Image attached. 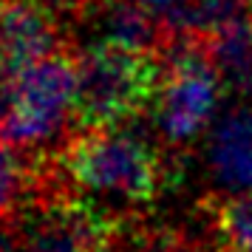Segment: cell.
<instances>
[{"label":"cell","mask_w":252,"mask_h":252,"mask_svg":"<svg viewBox=\"0 0 252 252\" xmlns=\"http://www.w3.org/2000/svg\"><path fill=\"white\" fill-rule=\"evenodd\" d=\"M60 167L96 204L145 207L161 187V156L145 133L130 125L80 130L60 150Z\"/></svg>","instance_id":"obj_1"},{"label":"cell","mask_w":252,"mask_h":252,"mask_svg":"<svg viewBox=\"0 0 252 252\" xmlns=\"http://www.w3.org/2000/svg\"><path fill=\"white\" fill-rule=\"evenodd\" d=\"M164 80V54L114 43L77 48V102L74 127L130 125L148 114Z\"/></svg>","instance_id":"obj_2"},{"label":"cell","mask_w":252,"mask_h":252,"mask_svg":"<svg viewBox=\"0 0 252 252\" xmlns=\"http://www.w3.org/2000/svg\"><path fill=\"white\" fill-rule=\"evenodd\" d=\"M77 48H63L0 77V139L37 148L74 122Z\"/></svg>","instance_id":"obj_3"},{"label":"cell","mask_w":252,"mask_h":252,"mask_svg":"<svg viewBox=\"0 0 252 252\" xmlns=\"http://www.w3.org/2000/svg\"><path fill=\"white\" fill-rule=\"evenodd\" d=\"M164 80L153 102V116L164 145L187 148L210 130L224 82L204 40L173 37L164 46Z\"/></svg>","instance_id":"obj_4"},{"label":"cell","mask_w":252,"mask_h":252,"mask_svg":"<svg viewBox=\"0 0 252 252\" xmlns=\"http://www.w3.org/2000/svg\"><path fill=\"white\" fill-rule=\"evenodd\" d=\"M63 48H74L54 0H0V77Z\"/></svg>","instance_id":"obj_5"},{"label":"cell","mask_w":252,"mask_h":252,"mask_svg":"<svg viewBox=\"0 0 252 252\" xmlns=\"http://www.w3.org/2000/svg\"><path fill=\"white\" fill-rule=\"evenodd\" d=\"M111 235L94 207L82 201H48L37 204L14 227V252H102Z\"/></svg>","instance_id":"obj_6"},{"label":"cell","mask_w":252,"mask_h":252,"mask_svg":"<svg viewBox=\"0 0 252 252\" xmlns=\"http://www.w3.org/2000/svg\"><path fill=\"white\" fill-rule=\"evenodd\" d=\"M207 170L221 193L252 190V108L235 105L207 133Z\"/></svg>","instance_id":"obj_7"},{"label":"cell","mask_w":252,"mask_h":252,"mask_svg":"<svg viewBox=\"0 0 252 252\" xmlns=\"http://www.w3.org/2000/svg\"><path fill=\"white\" fill-rule=\"evenodd\" d=\"M204 46L218 68L224 91L235 96H252V17L207 37Z\"/></svg>","instance_id":"obj_8"},{"label":"cell","mask_w":252,"mask_h":252,"mask_svg":"<svg viewBox=\"0 0 252 252\" xmlns=\"http://www.w3.org/2000/svg\"><path fill=\"white\" fill-rule=\"evenodd\" d=\"M216 229L227 252H252V190L218 201Z\"/></svg>","instance_id":"obj_9"},{"label":"cell","mask_w":252,"mask_h":252,"mask_svg":"<svg viewBox=\"0 0 252 252\" xmlns=\"http://www.w3.org/2000/svg\"><path fill=\"white\" fill-rule=\"evenodd\" d=\"M26 173H29V167L20 156V148L0 139V221L20 201L26 187Z\"/></svg>","instance_id":"obj_10"},{"label":"cell","mask_w":252,"mask_h":252,"mask_svg":"<svg viewBox=\"0 0 252 252\" xmlns=\"http://www.w3.org/2000/svg\"><path fill=\"white\" fill-rule=\"evenodd\" d=\"M136 3H142L150 14H156L161 23H164V20H167V17H170L179 6H182L184 0H136Z\"/></svg>","instance_id":"obj_11"},{"label":"cell","mask_w":252,"mask_h":252,"mask_svg":"<svg viewBox=\"0 0 252 252\" xmlns=\"http://www.w3.org/2000/svg\"><path fill=\"white\" fill-rule=\"evenodd\" d=\"M0 252H14V227L0 221Z\"/></svg>","instance_id":"obj_12"}]
</instances>
